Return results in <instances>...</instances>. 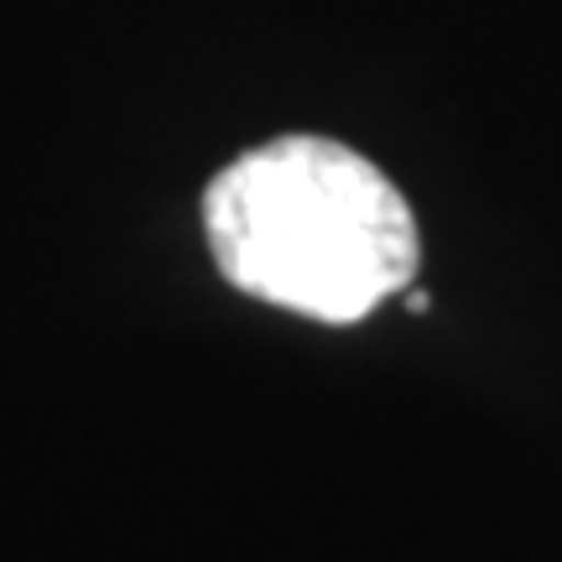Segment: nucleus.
Wrapping results in <instances>:
<instances>
[{"label": "nucleus", "instance_id": "nucleus-1", "mask_svg": "<svg viewBox=\"0 0 562 562\" xmlns=\"http://www.w3.org/2000/svg\"><path fill=\"white\" fill-rule=\"evenodd\" d=\"M203 235L235 292L318 323L370 318L422 261L402 188L328 136H277L235 157L203 193Z\"/></svg>", "mask_w": 562, "mask_h": 562}]
</instances>
